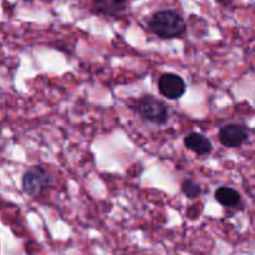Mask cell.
Masks as SVG:
<instances>
[{
	"instance_id": "obj_1",
	"label": "cell",
	"mask_w": 255,
	"mask_h": 255,
	"mask_svg": "<svg viewBox=\"0 0 255 255\" xmlns=\"http://www.w3.org/2000/svg\"><path fill=\"white\" fill-rule=\"evenodd\" d=\"M149 29L161 39H174L186 31L187 25L176 10L157 11L149 20Z\"/></svg>"
},
{
	"instance_id": "obj_7",
	"label": "cell",
	"mask_w": 255,
	"mask_h": 255,
	"mask_svg": "<svg viewBox=\"0 0 255 255\" xmlns=\"http://www.w3.org/2000/svg\"><path fill=\"white\" fill-rule=\"evenodd\" d=\"M127 1L128 0H92V4L100 14L107 15V16H116L124 11Z\"/></svg>"
},
{
	"instance_id": "obj_5",
	"label": "cell",
	"mask_w": 255,
	"mask_h": 255,
	"mask_svg": "<svg viewBox=\"0 0 255 255\" xmlns=\"http://www.w3.org/2000/svg\"><path fill=\"white\" fill-rule=\"evenodd\" d=\"M248 139V128L243 125L229 124L219 131V141L227 148L241 147Z\"/></svg>"
},
{
	"instance_id": "obj_8",
	"label": "cell",
	"mask_w": 255,
	"mask_h": 255,
	"mask_svg": "<svg viewBox=\"0 0 255 255\" xmlns=\"http://www.w3.org/2000/svg\"><path fill=\"white\" fill-rule=\"evenodd\" d=\"M216 201L227 208H237L242 204V198L236 189L231 187H219L214 193Z\"/></svg>"
},
{
	"instance_id": "obj_4",
	"label": "cell",
	"mask_w": 255,
	"mask_h": 255,
	"mask_svg": "<svg viewBox=\"0 0 255 255\" xmlns=\"http://www.w3.org/2000/svg\"><path fill=\"white\" fill-rule=\"evenodd\" d=\"M186 82L179 75L173 72L163 74L158 80V90L169 100H178L186 92Z\"/></svg>"
},
{
	"instance_id": "obj_2",
	"label": "cell",
	"mask_w": 255,
	"mask_h": 255,
	"mask_svg": "<svg viewBox=\"0 0 255 255\" xmlns=\"http://www.w3.org/2000/svg\"><path fill=\"white\" fill-rule=\"evenodd\" d=\"M136 110L139 116L154 125H164L168 121V107L152 95H144L137 100Z\"/></svg>"
},
{
	"instance_id": "obj_9",
	"label": "cell",
	"mask_w": 255,
	"mask_h": 255,
	"mask_svg": "<svg viewBox=\"0 0 255 255\" xmlns=\"http://www.w3.org/2000/svg\"><path fill=\"white\" fill-rule=\"evenodd\" d=\"M182 191H183V193L188 198H197L201 194L202 189L199 187V184H197L196 182H193L192 179H186L182 183Z\"/></svg>"
},
{
	"instance_id": "obj_3",
	"label": "cell",
	"mask_w": 255,
	"mask_h": 255,
	"mask_svg": "<svg viewBox=\"0 0 255 255\" xmlns=\"http://www.w3.org/2000/svg\"><path fill=\"white\" fill-rule=\"evenodd\" d=\"M51 174L42 166H32L22 176V191L35 197L45 191L51 184Z\"/></svg>"
},
{
	"instance_id": "obj_6",
	"label": "cell",
	"mask_w": 255,
	"mask_h": 255,
	"mask_svg": "<svg viewBox=\"0 0 255 255\" xmlns=\"http://www.w3.org/2000/svg\"><path fill=\"white\" fill-rule=\"evenodd\" d=\"M184 146H186L187 149L198 154V156H207L208 153H211L212 148H213L211 141L206 136L201 133H196V132L186 136Z\"/></svg>"
}]
</instances>
